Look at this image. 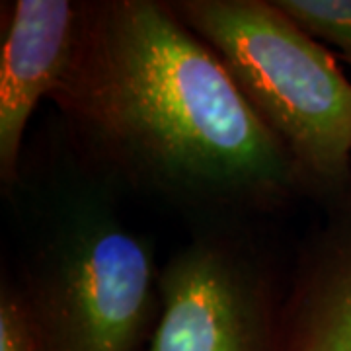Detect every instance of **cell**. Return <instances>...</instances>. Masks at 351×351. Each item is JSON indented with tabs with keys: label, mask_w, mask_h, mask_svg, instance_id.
<instances>
[{
	"label": "cell",
	"mask_w": 351,
	"mask_h": 351,
	"mask_svg": "<svg viewBox=\"0 0 351 351\" xmlns=\"http://www.w3.org/2000/svg\"><path fill=\"white\" fill-rule=\"evenodd\" d=\"M80 166L201 226H244L308 199L283 145L170 0H88L51 96Z\"/></svg>",
	"instance_id": "cell-1"
},
{
	"label": "cell",
	"mask_w": 351,
	"mask_h": 351,
	"mask_svg": "<svg viewBox=\"0 0 351 351\" xmlns=\"http://www.w3.org/2000/svg\"><path fill=\"white\" fill-rule=\"evenodd\" d=\"M119 191L76 164L41 205L18 295L39 351H143L160 316V265Z\"/></svg>",
	"instance_id": "cell-2"
},
{
	"label": "cell",
	"mask_w": 351,
	"mask_h": 351,
	"mask_svg": "<svg viewBox=\"0 0 351 351\" xmlns=\"http://www.w3.org/2000/svg\"><path fill=\"white\" fill-rule=\"evenodd\" d=\"M295 162L308 199L351 188V82L276 0H170Z\"/></svg>",
	"instance_id": "cell-3"
},
{
	"label": "cell",
	"mask_w": 351,
	"mask_h": 351,
	"mask_svg": "<svg viewBox=\"0 0 351 351\" xmlns=\"http://www.w3.org/2000/svg\"><path fill=\"white\" fill-rule=\"evenodd\" d=\"M285 297L242 226H201L160 267V316L143 351H287Z\"/></svg>",
	"instance_id": "cell-4"
},
{
	"label": "cell",
	"mask_w": 351,
	"mask_h": 351,
	"mask_svg": "<svg viewBox=\"0 0 351 351\" xmlns=\"http://www.w3.org/2000/svg\"><path fill=\"white\" fill-rule=\"evenodd\" d=\"M86 2H2L0 49V182L10 195L20 186L27 121L41 98L63 82L75 59Z\"/></svg>",
	"instance_id": "cell-5"
},
{
	"label": "cell",
	"mask_w": 351,
	"mask_h": 351,
	"mask_svg": "<svg viewBox=\"0 0 351 351\" xmlns=\"http://www.w3.org/2000/svg\"><path fill=\"white\" fill-rule=\"evenodd\" d=\"M324 213L285 297L287 351H351V188Z\"/></svg>",
	"instance_id": "cell-6"
},
{
	"label": "cell",
	"mask_w": 351,
	"mask_h": 351,
	"mask_svg": "<svg viewBox=\"0 0 351 351\" xmlns=\"http://www.w3.org/2000/svg\"><path fill=\"white\" fill-rule=\"evenodd\" d=\"M322 45H330L351 66V0H276Z\"/></svg>",
	"instance_id": "cell-7"
},
{
	"label": "cell",
	"mask_w": 351,
	"mask_h": 351,
	"mask_svg": "<svg viewBox=\"0 0 351 351\" xmlns=\"http://www.w3.org/2000/svg\"><path fill=\"white\" fill-rule=\"evenodd\" d=\"M0 351H39L18 289L6 281L0 291Z\"/></svg>",
	"instance_id": "cell-8"
}]
</instances>
